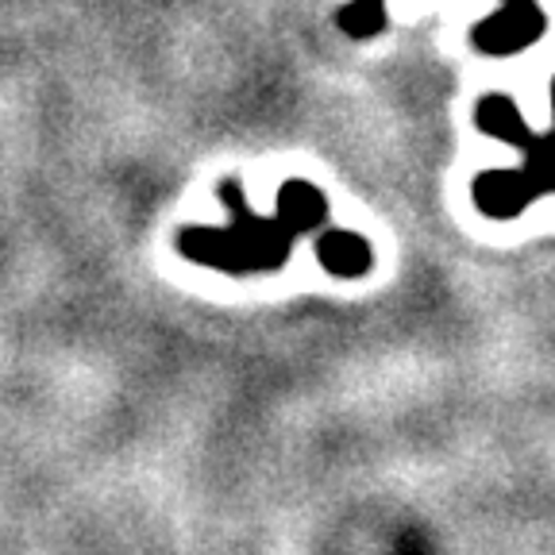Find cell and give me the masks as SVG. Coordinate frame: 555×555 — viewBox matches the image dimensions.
Instances as JSON below:
<instances>
[{
  "label": "cell",
  "instance_id": "obj_1",
  "mask_svg": "<svg viewBox=\"0 0 555 555\" xmlns=\"http://www.w3.org/2000/svg\"><path fill=\"white\" fill-rule=\"evenodd\" d=\"M220 197L235 212L232 228H190L178 235V251L201 267L224 270V274L278 270L289 259L297 232H309L328 217V205L312 182H289L278 197L274 217H255L251 205L243 208L235 182H224Z\"/></svg>",
  "mask_w": 555,
  "mask_h": 555
},
{
  "label": "cell",
  "instance_id": "obj_2",
  "mask_svg": "<svg viewBox=\"0 0 555 555\" xmlns=\"http://www.w3.org/2000/svg\"><path fill=\"white\" fill-rule=\"evenodd\" d=\"M552 93H555V81H552ZM478 128L486 135H498L505 143H517L520 151H529L520 170H486L475 178V205L482 208L486 217L509 220L517 217L520 208H529L540 193L555 190V128L544 139L532 135L520 124L517 104L502 93H490L478 104Z\"/></svg>",
  "mask_w": 555,
  "mask_h": 555
},
{
  "label": "cell",
  "instance_id": "obj_3",
  "mask_svg": "<svg viewBox=\"0 0 555 555\" xmlns=\"http://www.w3.org/2000/svg\"><path fill=\"white\" fill-rule=\"evenodd\" d=\"M544 31V12L537 9V0H505L502 12L475 27V43L486 54H513L532 47Z\"/></svg>",
  "mask_w": 555,
  "mask_h": 555
},
{
  "label": "cell",
  "instance_id": "obj_4",
  "mask_svg": "<svg viewBox=\"0 0 555 555\" xmlns=\"http://www.w3.org/2000/svg\"><path fill=\"white\" fill-rule=\"evenodd\" d=\"M317 259L336 278H359L374 267L371 243L356 232H324L321 240H317Z\"/></svg>",
  "mask_w": 555,
  "mask_h": 555
},
{
  "label": "cell",
  "instance_id": "obj_5",
  "mask_svg": "<svg viewBox=\"0 0 555 555\" xmlns=\"http://www.w3.org/2000/svg\"><path fill=\"white\" fill-rule=\"evenodd\" d=\"M339 24L347 27V35L366 39V35H378L386 24V12H382V0H356L351 9L339 12Z\"/></svg>",
  "mask_w": 555,
  "mask_h": 555
}]
</instances>
